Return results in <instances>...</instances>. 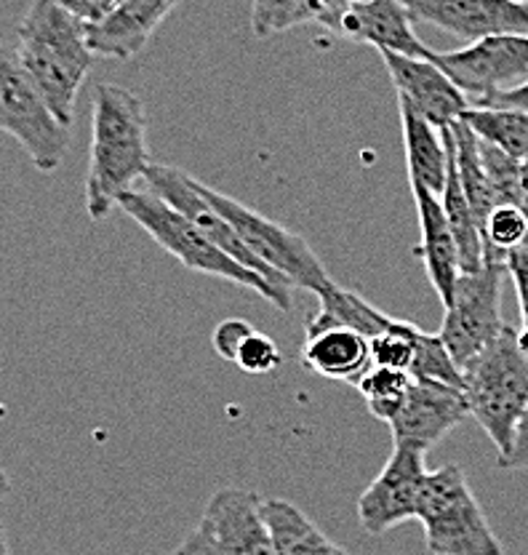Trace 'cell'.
Listing matches in <instances>:
<instances>
[{"instance_id":"cell-1","label":"cell","mask_w":528,"mask_h":555,"mask_svg":"<svg viewBox=\"0 0 528 555\" xmlns=\"http://www.w3.org/2000/svg\"><path fill=\"white\" fill-rule=\"evenodd\" d=\"M147 115L137 94L102 83L94 91L91 150L86 171V211L94 222L110 217L118 201L137 188L150 169Z\"/></svg>"},{"instance_id":"cell-2","label":"cell","mask_w":528,"mask_h":555,"mask_svg":"<svg viewBox=\"0 0 528 555\" xmlns=\"http://www.w3.org/2000/svg\"><path fill=\"white\" fill-rule=\"evenodd\" d=\"M16 56L27 69L54 118L73 129L75 100L89 78L96 54L86 25L60 0H33L16 30Z\"/></svg>"},{"instance_id":"cell-3","label":"cell","mask_w":528,"mask_h":555,"mask_svg":"<svg viewBox=\"0 0 528 555\" xmlns=\"http://www.w3.org/2000/svg\"><path fill=\"white\" fill-rule=\"evenodd\" d=\"M462 392L469 416L504 456L515 427L528 409V347L520 332L504 326L499 337L462 369Z\"/></svg>"},{"instance_id":"cell-4","label":"cell","mask_w":528,"mask_h":555,"mask_svg":"<svg viewBox=\"0 0 528 555\" xmlns=\"http://www.w3.org/2000/svg\"><path fill=\"white\" fill-rule=\"evenodd\" d=\"M118 208L126 217L133 219L144 233L158 243L164 251L177 257L193 273L222 278V281L237 283L243 288H252L259 297H265L272 308L278 310H292V292L288 288L275 286L267 278H262L254 270L243 268L235 259L228 257L222 248L214 246L206 235L190 222L184 214H179L177 208H171L164 198L153 193L147 188H133L131 193H126L118 201Z\"/></svg>"},{"instance_id":"cell-5","label":"cell","mask_w":528,"mask_h":555,"mask_svg":"<svg viewBox=\"0 0 528 555\" xmlns=\"http://www.w3.org/2000/svg\"><path fill=\"white\" fill-rule=\"evenodd\" d=\"M416 520L429 555H504L462 467L443 465L427 476Z\"/></svg>"},{"instance_id":"cell-6","label":"cell","mask_w":528,"mask_h":555,"mask_svg":"<svg viewBox=\"0 0 528 555\" xmlns=\"http://www.w3.org/2000/svg\"><path fill=\"white\" fill-rule=\"evenodd\" d=\"M195 190H198L201 198L206 201L214 211H219L228 219L232 230L237 233V238L243 241V246H246L259 262H265L267 268L275 270L278 275L286 278L292 286L307 288V292H312L315 297H321L329 286H334L329 270L323 268L318 254L312 251L310 243L301 238V235L292 233V230H286L283 224L272 222L265 214L243 206L241 201L208 188L201 179H195Z\"/></svg>"},{"instance_id":"cell-7","label":"cell","mask_w":528,"mask_h":555,"mask_svg":"<svg viewBox=\"0 0 528 555\" xmlns=\"http://www.w3.org/2000/svg\"><path fill=\"white\" fill-rule=\"evenodd\" d=\"M0 131L20 142L38 171L62 166L69 147V129L49 109L22 67L16 49L0 43Z\"/></svg>"},{"instance_id":"cell-8","label":"cell","mask_w":528,"mask_h":555,"mask_svg":"<svg viewBox=\"0 0 528 555\" xmlns=\"http://www.w3.org/2000/svg\"><path fill=\"white\" fill-rule=\"evenodd\" d=\"M262 502L252 489L224 486L214 491L198 526L173 555H275Z\"/></svg>"},{"instance_id":"cell-9","label":"cell","mask_w":528,"mask_h":555,"mask_svg":"<svg viewBox=\"0 0 528 555\" xmlns=\"http://www.w3.org/2000/svg\"><path fill=\"white\" fill-rule=\"evenodd\" d=\"M504 273H507L504 264H484L475 273H460L454 297L446 305L443 326L438 332L460 372L507 326L502 321Z\"/></svg>"},{"instance_id":"cell-10","label":"cell","mask_w":528,"mask_h":555,"mask_svg":"<svg viewBox=\"0 0 528 555\" xmlns=\"http://www.w3.org/2000/svg\"><path fill=\"white\" fill-rule=\"evenodd\" d=\"M429 62L475 107L528 83V35H494L460 51H429Z\"/></svg>"},{"instance_id":"cell-11","label":"cell","mask_w":528,"mask_h":555,"mask_svg":"<svg viewBox=\"0 0 528 555\" xmlns=\"http://www.w3.org/2000/svg\"><path fill=\"white\" fill-rule=\"evenodd\" d=\"M144 184H147V190H153L158 198H164L168 206L177 208L179 214H184V217H188L190 222H193L195 228H198L201 233L214 243V246L222 248V251L235 259L237 264H243V268L254 270V273H259L270 283H275V286L288 288V292H292L294 288L292 283H288L283 275H278L275 270L267 268L265 262H259V259L243 246V241L237 238V233L232 230L228 219H224L219 211H214V208L201 198V193L195 190V177H190L188 171L177 169V166L150 164V169L144 171Z\"/></svg>"},{"instance_id":"cell-12","label":"cell","mask_w":528,"mask_h":555,"mask_svg":"<svg viewBox=\"0 0 528 555\" xmlns=\"http://www.w3.org/2000/svg\"><path fill=\"white\" fill-rule=\"evenodd\" d=\"M427 476L429 470L422 451L405 447L392 449L379 476L358 500V520L365 534L382 537L405 520H416Z\"/></svg>"},{"instance_id":"cell-13","label":"cell","mask_w":528,"mask_h":555,"mask_svg":"<svg viewBox=\"0 0 528 555\" xmlns=\"http://www.w3.org/2000/svg\"><path fill=\"white\" fill-rule=\"evenodd\" d=\"M467 416L469 409L460 387L414 379L405 392L403 406L390 420L392 441H396V447L416 449L427 454Z\"/></svg>"},{"instance_id":"cell-14","label":"cell","mask_w":528,"mask_h":555,"mask_svg":"<svg viewBox=\"0 0 528 555\" xmlns=\"http://www.w3.org/2000/svg\"><path fill=\"white\" fill-rule=\"evenodd\" d=\"M414 20L429 22L454 38L478 43L494 35H528L524 0H400Z\"/></svg>"},{"instance_id":"cell-15","label":"cell","mask_w":528,"mask_h":555,"mask_svg":"<svg viewBox=\"0 0 528 555\" xmlns=\"http://www.w3.org/2000/svg\"><path fill=\"white\" fill-rule=\"evenodd\" d=\"M382 62L390 73L392 86H396L398 102H405L411 109H416L435 129H449L473 107L467 96L451 83L449 75L429 60H414V56L382 51Z\"/></svg>"},{"instance_id":"cell-16","label":"cell","mask_w":528,"mask_h":555,"mask_svg":"<svg viewBox=\"0 0 528 555\" xmlns=\"http://www.w3.org/2000/svg\"><path fill=\"white\" fill-rule=\"evenodd\" d=\"M411 22L414 16L400 0H361V3L347 5L331 30L356 43L374 46L379 54L387 51V54L429 60L433 49H427L416 38Z\"/></svg>"},{"instance_id":"cell-17","label":"cell","mask_w":528,"mask_h":555,"mask_svg":"<svg viewBox=\"0 0 528 555\" xmlns=\"http://www.w3.org/2000/svg\"><path fill=\"white\" fill-rule=\"evenodd\" d=\"M177 5L179 0H124L100 25H86L91 51L102 60H133Z\"/></svg>"},{"instance_id":"cell-18","label":"cell","mask_w":528,"mask_h":555,"mask_svg":"<svg viewBox=\"0 0 528 555\" xmlns=\"http://www.w3.org/2000/svg\"><path fill=\"white\" fill-rule=\"evenodd\" d=\"M416 204V217H420V246H416V257L425 262L427 278L433 283L438 299L446 305L454 297L456 281H460V254H456L454 235H451L449 222H446L443 206L435 193H429L422 184H411Z\"/></svg>"},{"instance_id":"cell-19","label":"cell","mask_w":528,"mask_h":555,"mask_svg":"<svg viewBox=\"0 0 528 555\" xmlns=\"http://www.w3.org/2000/svg\"><path fill=\"white\" fill-rule=\"evenodd\" d=\"M301 366L310 369L318 377L334 382H358L371 369L369 337L345 326L305 332Z\"/></svg>"},{"instance_id":"cell-20","label":"cell","mask_w":528,"mask_h":555,"mask_svg":"<svg viewBox=\"0 0 528 555\" xmlns=\"http://www.w3.org/2000/svg\"><path fill=\"white\" fill-rule=\"evenodd\" d=\"M400 129H403L405 164H409L411 184H422L429 193L440 198L449 169V153H446L443 131L435 129L429 120L422 118L416 109L405 102H398Z\"/></svg>"},{"instance_id":"cell-21","label":"cell","mask_w":528,"mask_h":555,"mask_svg":"<svg viewBox=\"0 0 528 555\" xmlns=\"http://www.w3.org/2000/svg\"><path fill=\"white\" fill-rule=\"evenodd\" d=\"M262 516L270 529L275 555H347L323 534L297 505L286 500H265Z\"/></svg>"},{"instance_id":"cell-22","label":"cell","mask_w":528,"mask_h":555,"mask_svg":"<svg viewBox=\"0 0 528 555\" xmlns=\"http://www.w3.org/2000/svg\"><path fill=\"white\" fill-rule=\"evenodd\" d=\"M318 299H321V310H318V315L312 318V321L305 323V332H321V328L345 326L363 334V337L374 339L379 337V334H385L387 328L392 326V321H396L392 315H387V312H382L371 302H365L361 294L336 286V283L329 286Z\"/></svg>"},{"instance_id":"cell-23","label":"cell","mask_w":528,"mask_h":555,"mask_svg":"<svg viewBox=\"0 0 528 555\" xmlns=\"http://www.w3.org/2000/svg\"><path fill=\"white\" fill-rule=\"evenodd\" d=\"M480 142L502 150L515 160L528 158V113L507 107H469L462 115Z\"/></svg>"},{"instance_id":"cell-24","label":"cell","mask_w":528,"mask_h":555,"mask_svg":"<svg viewBox=\"0 0 528 555\" xmlns=\"http://www.w3.org/2000/svg\"><path fill=\"white\" fill-rule=\"evenodd\" d=\"M480 235H484V264H504L510 251L528 243V219L518 206L502 204L489 214Z\"/></svg>"},{"instance_id":"cell-25","label":"cell","mask_w":528,"mask_h":555,"mask_svg":"<svg viewBox=\"0 0 528 555\" xmlns=\"http://www.w3.org/2000/svg\"><path fill=\"white\" fill-rule=\"evenodd\" d=\"M411 374L396 372V369L387 366H371L361 379L356 382V387L365 398V406L376 420L387 422L390 425L392 416L398 414V409L403 406V398L411 387Z\"/></svg>"},{"instance_id":"cell-26","label":"cell","mask_w":528,"mask_h":555,"mask_svg":"<svg viewBox=\"0 0 528 555\" xmlns=\"http://www.w3.org/2000/svg\"><path fill=\"white\" fill-rule=\"evenodd\" d=\"M425 328L414 326L411 321H400L396 318L392 326L379 337L369 339L371 345V366H387L396 372H411L416 356V339Z\"/></svg>"},{"instance_id":"cell-27","label":"cell","mask_w":528,"mask_h":555,"mask_svg":"<svg viewBox=\"0 0 528 555\" xmlns=\"http://www.w3.org/2000/svg\"><path fill=\"white\" fill-rule=\"evenodd\" d=\"M411 379H425V382H440V385L460 387L462 390V372L454 363V358L446 350L443 339L438 334L422 332L416 339V356L414 366H411Z\"/></svg>"},{"instance_id":"cell-28","label":"cell","mask_w":528,"mask_h":555,"mask_svg":"<svg viewBox=\"0 0 528 555\" xmlns=\"http://www.w3.org/2000/svg\"><path fill=\"white\" fill-rule=\"evenodd\" d=\"M312 20L310 0H254L252 27L259 38L288 30Z\"/></svg>"},{"instance_id":"cell-29","label":"cell","mask_w":528,"mask_h":555,"mask_svg":"<svg viewBox=\"0 0 528 555\" xmlns=\"http://www.w3.org/2000/svg\"><path fill=\"white\" fill-rule=\"evenodd\" d=\"M281 361L283 356L281 350H278V345L272 343L267 334L257 332L254 326L243 334V339L237 343L235 352H232L230 358V363H235L241 372L254 374V377H262V374L275 372V369L281 366Z\"/></svg>"},{"instance_id":"cell-30","label":"cell","mask_w":528,"mask_h":555,"mask_svg":"<svg viewBox=\"0 0 528 555\" xmlns=\"http://www.w3.org/2000/svg\"><path fill=\"white\" fill-rule=\"evenodd\" d=\"M504 270H507V275L513 278L515 292H518V308H520V315H524V332L528 334V243L507 254V259H504Z\"/></svg>"},{"instance_id":"cell-31","label":"cell","mask_w":528,"mask_h":555,"mask_svg":"<svg viewBox=\"0 0 528 555\" xmlns=\"http://www.w3.org/2000/svg\"><path fill=\"white\" fill-rule=\"evenodd\" d=\"M60 3L83 25H100L124 0H60Z\"/></svg>"},{"instance_id":"cell-32","label":"cell","mask_w":528,"mask_h":555,"mask_svg":"<svg viewBox=\"0 0 528 555\" xmlns=\"http://www.w3.org/2000/svg\"><path fill=\"white\" fill-rule=\"evenodd\" d=\"M252 328V323L248 321H241V318H230V321H222L217 328H214V350H217V356H222L224 361H230L232 352H235L237 343L243 339V334Z\"/></svg>"},{"instance_id":"cell-33","label":"cell","mask_w":528,"mask_h":555,"mask_svg":"<svg viewBox=\"0 0 528 555\" xmlns=\"http://www.w3.org/2000/svg\"><path fill=\"white\" fill-rule=\"evenodd\" d=\"M499 467H502V470H528V409L524 420L515 427L510 451L504 456H499Z\"/></svg>"},{"instance_id":"cell-34","label":"cell","mask_w":528,"mask_h":555,"mask_svg":"<svg viewBox=\"0 0 528 555\" xmlns=\"http://www.w3.org/2000/svg\"><path fill=\"white\" fill-rule=\"evenodd\" d=\"M475 107H507V109H524V113H528V83L518 86V89L513 91H504V94L494 96V100L475 104Z\"/></svg>"},{"instance_id":"cell-35","label":"cell","mask_w":528,"mask_h":555,"mask_svg":"<svg viewBox=\"0 0 528 555\" xmlns=\"http://www.w3.org/2000/svg\"><path fill=\"white\" fill-rule=\"evenodd\" d=\"M515 206L524 211V217L528 219V158L520 160V171H518V193H515Z\"/></svg>"},{"instance_id":"cell-36","label":"cell","mask_w":528,"mask_h":555,"mask_svg":"<svg viewBox=\"0 0 528 555\" xmlns=\"http://www.w3.org/2000/svg\"><path fill=\"white\" fill-rule=\"evenodd\" d=\"M11 491V478H9V473L5 470H0V496H5Z\"/></svg>"},{"instance_id":"cell-37","label":"cell","mask_w":528,"mask_h":555,"mask_svg":"<svg viewBox=\"0 0 528 555\" xmlns=\"http://www.w3.org/2000/svg\"><path fill=\"white\" fill-rule=\"evenodd\" d=\"M0 555H11V547H9V537H5V529H3V524H0Z\"/></svg>"},{"instance_id":"cell-38","label":"cell","mask_w":528,"mask_h":555,"mask_svg":"<svg viewBox=\"0 0 528 555\" xmlns=\"http://www.w3.org/2000/svg\"><path fill=\"white\" fill-rule=\"evenodd\" d=\"M520 339H524V345L528 347V334L526 332H520Z\"/></svg>"},{"instance_id":"cell-39","label":"cell","mask_w":528,"mask_h":555,"mask_svg":"<svg viewBox=\"0 0 528 555\" xmlns=\"http://www.w3.org/2000/svg\"><path fill=\"white\" fill-rule=\"evenodd\" d=\"M0 366H3V358H0Z\"/></svg>"},{"instance_id":"cell-40","label":"cell","mask_w":528,"mask_h":555,"mask_svg":"<svg viewBox=\"0 0 528 555\" xmlns=\"http://www.w3.org/2000/svg\"><path fill=\"white\" fill-rule=\"evenodd\" d=\"M524 3H528V0H524Z\"/></svg>"}]
</instances>
